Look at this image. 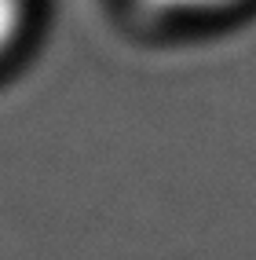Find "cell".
I'll return each mask as SVG.
<instances>
[{"label":"cell","mask_w":256,"mask_h":260,"mask_svg":"<svg viewBox=\"0 0 256 260\" xmlns=\"http://www.w3.org/2000/svg\"><path fill=\"white\" fill-rule=\"evenodd\" d=\"M158 8H172V11H209L220 4H231V0H154Z\"/></svg>","instance_id":"7a4b0ae2"},{"label":"cell","mask_w":256,"mask_h":260,"mask_svg":"<svg viewBox=\"0 0 256 260\" xmlns=\"http://www.w3.org/2000/svg\"><path fill=\"white\" fill-rule=\"evenodd\" d=\"M22 11H26V0H0V51H4L11 44V37L19 33Z\"/></svg>","instance_id":"6da1fadb"}]
</instances>
